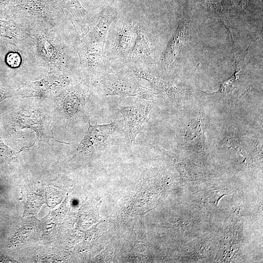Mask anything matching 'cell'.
Segmentation results:
<instances>
[{
  "label": "cell",
  "mask_w": 263,
  "mask_h": 263,
  "mask_svg": "<svg viewBox=\"0 0 263 263\" xmlns=\"http://www.w3.org/2000/svg\"><path fill=\"white\" fill-rule=\"evenodd\" d=\"M31 30L32 42L26 52L31 54L38 64L49 72L69 74L74 58L62 30L43 28Z\"/></svg>",
  "instance_id": "6da1fadb"
},
{
  "label": "cell",
  "mask_w": 263,
  "mask_h": 263,
  "mask_svg": "<svg viewBox=\"0 0 263 263\" xmlns=\"http://www.w3.org/2000/svg\"><path fill=\"white\" fill-rule=\"evenodd\" d=\"M156 103L142 100L134 105L121 107L119 112L124 121L125 136L128 144H132L137 136L146 129L148 116Z\"/></svg>",
  "instance_id": "5b68a950"
},
{
  "label": "cell",
  "mask_w": 263,
  "mask_h": 263,
  "mask_svg": "<svg viewBox=\"0 0 263 263\" xmlns=\"http://www.w3.org/2000/svg\"><path fill=\"white\" fill-rule=\"evenodd\" d=\"M188 21H181L169 42L163 57L165 67L168 69L171 67L187 41Z\"/></svg>",
  "instance_id": "7c38bea8"
},
{
  "label": "cell",
  "mask_w": 263,
  "mask_h": 263,
  "mask_svg": "<svg viewBox=\"0 0 263 263\" xmlns=\"http://www.w3.org/2000/svg\"><path fill=\"white\" fill-rule=\"evenodd\" d=\"M64 9L57 0H10L6 19L30 29L62 30L66 21Z\"/></svg>",
  "instance_id": "7a4b0ae2"
},
{
  "label": "cell",
  "mask_w": 263,
  "mask_h": 263,
  "mask_svg": "<svg viewBox=\"0 0 263 263\" xmlns=\"http://www.w3.org/2000/svg\"><path fill=\"white\" fill-rule=\"evenodd\" d=\"M231 38L232 40L234 50V72L229 78L221 83L220 88L217 91L212 93H207L202 91H200V92L209 95L218 94L222 95H226L232 93L242 83L243 80L244 59L252 42L249 44L246 50L240 53L236 49L233 37H231Z\"/></svg>",
  "instance_id": "30bf717a"
},
{
  "label": "cell",
  "mask_w": 263,
  "mask_h": 263,
  "mask_svg": "<svg viewBox=\"0 0 263 263\" xmlns=\"http://www.w3.org/2000/svg\"><path fill=\"white\" fill-rule=\"evenodd\" d=\"M88 84V80L85 79L79 84L67 88L57 96L63 112L69 117L75 116L85 105Z\"/></svg>",
  "instance_id": "ba28073f"
},
{
  "label": "cell",
  "mask_w": 263,
  "mask_h": 263,
  "mask_svg": "<svg viewBox=\"0 0 263 263\" xmlns=\"http://www.w3.org/2000/svg\"><path fill=\"white\" fill-rule=\"evenodd\" d=\"M5 62L9 67L17 68L21 64V58L18 52H10L6 55Z\"/></svg>",
  "instance_id": "d6986e66"
},
{
  "label": "cell",
  "mask_w": 263,
  "mask_h": 263,
  "mask_svg": "<svg viewBox=\"0 0 263 263\" xmlns=\"http://www.w3.org/2000/svg\"><path fill=\"white\" fill-rule=\"evenodd\" d=\"M132 24H127L121 28L117 36L116 49L123 56H127L132 48Z\"/></svg>",
  "instance_id": "e0dca14e"
},
{
  "label": "cell",
  "mask_w": 263,
  "mask_h": 263,
  "mask_svg": "<svg viewBox=\"0 0 263 263\" xmlns=\"http://www.w3.org/2000/svg\"><path fill=\"white\" fill-rule=\"evenodd\" d=\"M79 58L80 65L89 74H92L100 63L104 45L94 43L80 38L74 45Z\"/></svg>",
  "instance_id": "9c48e42d"
},
{
  "label": "cell",
  "mask_w": 263,
  "mask_h": 263,
  "mask_svg": "<svg viewBox=\"0 0 263 263\" xmlns=\"http://www.w3.org/2000/svg\"><path fill=\"white\" fill-rule=\"evenodd\" d=\"M248 0H225L221 2L210 3L208 7L216 13H234L241 11L249 4Z\"/></svg>",
  "instance_id": "ac0fdd59"
},
{
  "label": "cell",
  "mask_w": 263,
  "mask_h": 263,
  "mask_svg": "<svg viewBox=\"0 0 263 263\" xmlns=\"http://www.w3.org/2000/svg\"><path fill=\"white\" fill-rule=\"evenodd\" d=\"M88 123L87 132L75 150L76 153H89L100 148L117 127L115 121L101 125L97 122L94 125Z\"/></svg>",
  "instance_id": "8992f818"
},
{
  "label": "cell",
  "mask_w": 263,
  "mask_h": 263,
  "mask_svg": "<svg viewBox=\"0 0 263 263\" xmlns=\"http://www.w3.org/2000/svg\"><path fill=\"white\" fill-rule=\"evenodd\" d=\"M0 38L25 52L31 45L33 36L30 29L18 22L0 19Z\"/></svg>",
  "instance_id": "52a82bcc"
},
{
  "label": "cell",
  "mask_w": 263,
  "mask_h": 263,
  "mask_svg": "<svg viewBox=\"0 0 263 263\" xmlns=\"http://www.w3.org/2000/svg\"><path fill=\"white\" fill-rule=\"evenodd\" d=\"M15 94L16 91L9 88H5L0 84V102Z\"/></svg>",
  "instance_id": "ffe728a7"
},
{
  "label": "cell",
  "mask_w": 263,
  "mask_h": 263,
  "mask_svg": "<svg viewBox=\"0 0 263 263\" xmlns=\"http://www.w3.org/2000/svg\"><path fill=\"white\" fill-rule=\"evenodd\" d=\"M205 123L203 117H197L192 119L189 123L188 128L183 134L185 144H197L204 147L207 142L205 135Z\"/></svg>",
  "instance_id": "9a60e30c"
},
{
  "label": "cell",
  "mask_w": 263,
  "mask_h": 263,
  "mask_svg": "<svg viewBox=\"0 0 263 263\" xmlns=\"http://www.w3.org/2000/svg\"><path fill=\"white\" fill-rule=\"evenodd\" d=\"M71 84L69 74L49 72L40 80L26 83L16 91V94L22 97L57 96Z\"/></svg>",
  "instance_id": "277c9868"
},
{
  "label": "cell",
  "mask_w": 263,
  "mask_h": 263,
  "mask_svg": "<svg viewBox=\"0 0 263 263\" xmlns=\"http://www.w3.org/2000/svg\"><path fill=\"white\" fill-rule=\"evenodd\" d=\"M38 113H20L18 115L16 123L22 128H30L36 132L38 138L42 139L46 136L45 126L42 117Z\"/></svg>",
  "instance_id": "2e32d148"
},
{
  "label": "cell",
  "mask_w": 263,
  "mask_h": 263,
  "mask_svg": "<svg viewBox=\"0 0 263 263\" xmlns=\"http://www.w3.org/2000/svg\"><path fill=\"white\" fill-rule=\"evenodd\" d=\"M99 86L104 96H134L149 101H154L158 96V92L142 85L130 76L107 74L100 78Z\"/></svg>",
  "instance_id": "3957f363"
},
{
  "label": "cell",
  "mask_w": 263,
  "mask_h": 263,
  "mask_svg": "<svg viewBox=\"0 0 263 263\" xmlns=\"http://www.w3.org/2000/svg\"><path fill=\"white\" fill-rule=\"evenodd\" d=\"M152 49L146 31L141 26H137L135 41L127 56L128 58L131 60L144 58L150 54Z\"/></svg>",
  "instance_id": "5bb4252c"
},
{
  "label": "cell",
  "mask_w": 263,
  "mask_h": 263,
  "mask_svg": "<svg viewBox=\"0 0 263 263\" xmlns=\"http://www.w3.org/2000/svg\"><path fill=\"white\" fill-rule=\"evenodd\" d=\"M116 17L117 11L115 8L110 6L104 7L95 26L83 38L89 42L105 45L109 29Z\"/></svg>",
  "instance_id": "4fadbf2b"
},
{
  "label": "cell",
  "mask_w": 263,
  "mask_h": 263,
  "mask_svg": "<svg viewBox=\"0 0 263 263\" xmlns=\"http://www.w3.org/2000/svg\"><path fill=\"white\" fill-rule=\"evenodd\" d=\"M132 70L136 76L148 81L156 91L163 93L172 101L179 103L186 98L187 94L183 88L157 77L145 70L136 68Z\"/></svg>",
  "instance_id": "8fae6325"
}]
</instances>
